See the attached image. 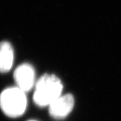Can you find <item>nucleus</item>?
<instances>
[{
  "mask_svg": "<svg viewBox=\"0 0 121 121\" xmlns=\"http://www.w3.org/2000/svg\"><path fill=\"white\" fill-rule=\"evenodd\" d=\"M63 83L57 76L53 74H44L36 82L33 101L39 107H48L54 100L63 94Z\"/></svg>",
  "mask_w": 121,
  "mask_h": 121,
  "instance_id": "1",
  "label": "nucleus"
},
{
  "mask_svg": "<svg viewBox=\"0 0 121 121\" xmlns=\"http://www.w3.org/2000/svg\"><path fill=\"white\" fill-rule=\"evenodd\" d=\"M27 106L26 92L16 86L6 87L0 93V109L5 116L12 118L21 117Z\"/></svg>",
  "mask_w": 121,
  "mask_h": 121,
  "instance_id": "2",
  "label": "nucleus"
},
{
  "mask_svg": "<svg viewBox=\"0 0 121 121\" xmlns=\"http://www.w3.org/2000/svg\"><path fill=\"white\" fill-rule=\"evenodd\" d=\"M13 80L16 86L26 93L34 89L37 80H36V73L32 65L23 63L17 67L13 72Z\"/></svg>",
  "mask_w": 121,
  "mask_h": 121,
  "instance_id": "3",
  "label": "nucleus"
},
{
  "mask_svg": "<svg viewBox=\"0 0 121 121\" xmlns=\"http://www.w3.org/2000/svg\"><path fill=\"white\" fill-rule=\"evenodd\" d=\"M75 98L71 94H61L48 106V112L55 119H63L67 117L73 110Z\"/></svg>",
  "mask_w": 121,
  "mask_h": 121,
  "instance_id": "4",
  "label": "nucleus"
},
{
  "mask_svg": "<svg viewBox=\"0 0 121 121\" xmlns=\"http://www.w3.org/2000/svg\"><path fill=\"white\" fill-rule=\"evenodd\" d=\"M14 52L11 44L7 41L0 43V73L10 71L13 64Z\"/></svg>",
  "mask_w": 121,
  "mask_h": 121,
  "instance_id": "5",
  "label": "nucleus"
},
{
  "mask_svg": "<svg viewBox=\"0 0 121 121\" xmlns=\"http://www.w3.org/2000/svg\"><path fill=\"white\" fill-rule=\"evenodd\" d=\"M35 121V120H30V121Z\"/></svg>",
  "mask_w": 121,
  "mask_h": 121,
  "instance_id": "6",
  "label": "nucleus"
}]
</instances>
